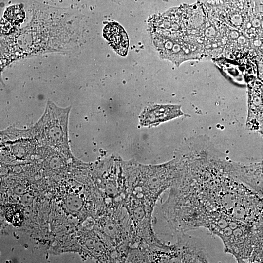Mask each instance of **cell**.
<instances>
[{"label":"cell","mask_w":263,"mask_h":263,"mask_svg":"<svg viewBox=\"0 0 263 263\" xmlns=\"http://www.w3.org/2000/svg\"><path fill=\"white\" fill-rule=\"evenodd\" d=\"M223 154L210 141L198 144L172 188L209 209L253 225L262 205L250 188L225 170Z\"/></svg>","instance_id":"6da1fadb"},{"label":"cell","mask_w":263,"mask_h":263,"mask_svg":"<svg viewBox=\"0 0 263 263\" xmlns=\"http://www.w3.org/2000/svg\"><path fill=\"white\" fill-rule=\"evenodd\" d=\"M70 110V106L61 108L51 101L48 102L43 114L32 128L38 144L69 154L68 126Z\"/></svg>","instance_id":"7a4b0ae2"},{"label":"cell","mask_w":263,"mask_h":263,"mask_svg":"<svg viewBox=\"0 0 263 263\" xmlns=\"http://www.w3.org/2000/svg\"><path fill=\"white\" fill-rule=\"evenodd\" d=\"M173 256L175 263L208 262V257L202 246L185 232L177 233V241L173 244Z\"/></svg>","instance_id":"3957f363"},{"label":"cell","mask_w":263,"mask_h":263,"mask_svg":"<svg viewBox=\"0 0 263 263\" xmlns=\"http://www.w3.org/2000/svg\"><path fill=\"white\" fill-rule=\"evenodd\" d=\"M183 115L180 105H153L143 111L140 116V123L143 126L154 125Z\"/></svg>","instance_id":"277c9868"},{"label":"cell","mask_w":263,"mask_h":263,"mask_svg":"<svg viewBox=\"0 0 263 263\" xmlns=\"http://www.w3.org/2000/svg\"><path fill=\"white\" fill-rule=\"evenodd\" d=\"M104 36L115 51L122 56L127 55L129 40L124 29L117 23H110L104 29Z\"/></svg>","instance_id":"5b68a950"},{"label":"cell","mask_w":263,"mask_h":263,"mask_svg":"<svg viewBox=\"0 0 263 263\" xmlns=\"http://www.w3.org/2000/svg\"><path fill=\"white\" fill-rule=\"evenodd\" d=\"M7 217L9 221L13 223V225H16L20 223L22 221V213L19 209L13 207L10 208L9 211L7 212Z\"/></svg>","instance_id":"8992f818"}]
</instances>
